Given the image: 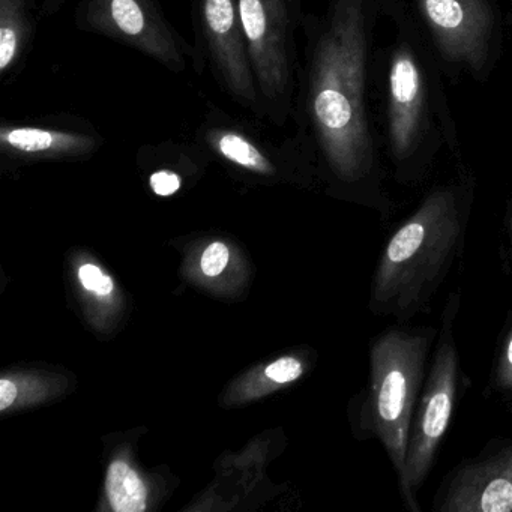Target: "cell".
Wrapping results in <instances>:
<instances>
[{"label": "cell", "instance_id": "cb8c5ba5", "mask_svg": "<svg viewBox=\"0 0 512 512\" xmlns=\"http://www.w3.org/2000/svg\"><path fill=\"white\" fill-rule=\"evenodd\" d=\"M287 2H290V0H287Z\"/></svg>", "mask_w": 512, "mask_h": 512}, {"label": "cell", "instance_id": "ac0fdd59", "mask_svg": "<svg viewBox=\"0 0 512 512\" xmlns=\"http://www.w3.org/2000/svg\"><path fill=\"white\" fill-rule=\"evenodd\" d=\"M151 187L158 196H172L181 187V179L172 172L154 173L151 178Z\"/></svg>", "mask_w": 512, "mask_h": 512}, {"label": "cell", "instance_id": "8992f818", "mask_svg": "<svg viewBox=\"0 0 512 512\" xmlns=\"http://www.w3.org/2000/svg\"><path fill=\"white\" fill-rule=\"evenodd\" d=\"M457 368L454 344L445 340L437 350L427 385L413 415L406 463L400 476L401 494L412 511H419L415 493L430 473L452 419L457 395Z\"/></svg>", "mask_w": 512, "mask_h": 512}, {"label": "cell", "instance_id": "e0dca14e", "mask_svg": "<svg viewBox=\"0 0 512 512\" xmlns=\"http://www.w3.org/2000/svg\"><path fill=\"white\" fill-rule=\"evenodd\" d=\"M80 281L85 289L98 293L101 296H107L112 293L113 281L101 272L95 265H85L79 271Z\"/></svg>", "mask_w": 512, "mask_h": 512}, {"label": "cell", "instance_id": "8fae6325", "mask_svg": "<svg viewBox=\"0 0 512 512\" xmlns=\"http://www.w3.org/2000/svg\"><path fill=\"white\" fill-rule=\"evenodd\" d=\"M95 137L70 131L41 127L4 125L0 130V146L5 152L22 157H64L91 152Z\"/></svg>", "mask_w": 512, "mask_h": 512}, {"label": "cell", "instance_id": "52a82bcc", "mask_svg": "<svg viewBox=\"0 0 512 512\" xmlns=\"http://www.w3.org/2000/svg\"><path fill=\"white\" fill-rule=\"evenodd\" d=\"M86 28L122 41L173 71L185 68L184 47L154 0H88Z\"/></svg>", "mask_w": 512, "mask_h": 512}, {"label": "cell", "instance_id": "ba28073f", "mask_svg": "<svg viewBox=\"0 0 512 512\" xmlns=\"http://www.w3.org/2000/svg\"><path fill=\"white\" fill-rule=\"evenodd\" d=\"M287 0H236L257 85L266 98L281 97L290 80Z\"/></svg>", "mask_w": 512, "mask_h": 512}, {"label": "cell", "instance_id": "4fadbf2b", "mask_svg": "<svg viewBox=\"0 0 512 512\" xmlns=\"http://www.w3.org/2000/svg\"><path fill=\"white\" fill-rule=\"evenodd\" d=\"M208 140L221 157L236 166L263 175L274 172V166L268 157L244 134L230 130H212L208 133Z\"/></svg>", "mask_w": 512, "mask_h": 512}, {"label": "cell", "instance_id": "7402d4cb", "mask_svg": "<svg viewBox=\"0 0 512 512\" xmlns=\"http://www.w3.org/2000/svg\"><path fill=\"white\" fill-rule=\"evenodd\" d=\"M383 2H385L386 8H388V5L391 4V0H383Z\"/></svg>", "mask_w": 512, "mask_h": 512}, {"label": "cell", "instance_id": "9a60e30c", "mask_svg": "<svg viewBox=\"0 0 512 512\" xmlns=\"http://www.w3.org/2000/svg\"><path fill=\"white\" fill-rule=\"evenodd\" d=\"M230 251L226 245L221 242H214L206 248L202 256V271L208 277H217L226 268L229 263Z\"/></svg>", "mask_w": 512, "mask_h": 512}, {"label": "cell", "instance_id": "5b68a950", "mask_svg": "<svg viewBox=\"0 0 512 512\" xmlns=\"http://www.w3.org/2000/svg\"><path fill=\"white\" fill-rule=\"evenodd\" d=\"M428 341L421 335L389 331L371 350V412L374 433L401 476L410 425L424 374Z\"/></svg>", "mask_w": 512, "mask_h": 512}, {"label": "cell", "instance_id": "d6986e66", "mask_svg": "<svg viewBox=\"0 0 512 512\" xmlns=\"http://www.w3.org/2000/svg\"><path fill=\"white\" fill-rule=\"evenodd\" d=\"M497 383L502 388L512 389V331L509 332L505 347H503L499 370H497Z\"/></svg>", "mask_w": 512, "mask_h": 512}, {"label": "cell", "instance_id": "9c48e42d", "mask_svg": "<svg viewBox=\"0 0 512 512\" xmlns=\"http://www.w3.org/2000/svg\"><path fill=\"white\" fill-rule=\"evenodd\" d=\"M203 31L212 61L229 91L245 103L256 100V83L236 0H200Z\"/></svg>", "mask_w": 512, "mask_h": 512}, {"label": "cell", "instance_id": "44dd1931", "mask_svg": "<svg viewBox=\"0 0 512 512\" xmlns=\"http://www.w3.org/2000/svg\"><path fill=\"white\" fill-rule=\"evenodd\" d=\"M64 0H44V14H52L61 7Z\"/></svg>", "mask_w": 512, "mask_h": 512}, {"label": "cell", "instance_id": "5bb4252c", "mask_svg": "<svg viewBox=\"0 0 512 512\" xmlns=\"http://www.w3.org/2000/svg\"><path fill=\"white\" fill-rule=\"evenodd\" d=\"M107 494L116 512L146 509V487L136 470L124 461H113L107 472Z\"/></svg>", "mask_w": 512, "mask_h": 512}, {"label": "cell", "instance_id": "6da1fadb", "mask_svg": "<svg viewBox=\"0 0 512 512\" xmlns=\"http://www.w3.org/2000/svg\"><path fill=\"white\" fill-rule=\"evenodd\" d=\"M383 0H331L308 71L314 137L334 175L347 184L374 178L379 166L370 116L374 38Z\"/></svg>", "mask_w": 512, "mask_h": 512}, {"label": "cell", "instance_id": "3957f363", "mask_svg": "<svg viewBox=\"0 0 512 512\" xmlns=\"http://www.w3.org/2000/svg\"><path fill=\"white\" fill-rule=\"evenodd\" d=\"M460 200L454 185L436 188L389 239L373 283L379 310H412L436 286L460 238Z\"/></svg>", "mask_w": 512, "mask_h": 512}, {"label": "cell", "instance_id": "ffe728a7", "mask_svg": "<svg viewBox=\"0 0 512 512\" xmlns=\"http://www.w3.org/2000/svg\"><path fill=\"white\" fill-rule=\"evenodd\" d=\"M17 398L16 383L8 379L0 380V410H7L13 406Z\"/></svg>", "mask_w": 512, "mask_h": 512}, {"label": "cell", "instance_id": "277c9868", "mask_svg": "<svg viewBox=\"0 0 512 512\" xmlns=\"http://www.w3.org/2000/svg\"><path fill=\"white\" fill-rule=\"evenodd\" d=\"M412 13L449 79L485 82L502 53L496 0H412Z\"/></svg>", "mask_w": 512, "mask_h": 512}, {"label": "cell", "instance_id": "7c38bea8", "mask_svg": "<svg viewBox=\"0 0 512 512\" xmlns=\"http://www.w3.org/2000/svg\"><path fill=\"white\" fill-rule=\"evenodd\" d=\"M25 0H0V71L7 74L25 52L29 40Z\"/></svg>", "mask_w": 512, "mask_h": 512}, {"label": "cell", "instance_id": "30bf717a", "mask_svg": "<svg viewBox=\"0 0 512 512\" xmlns=\"http://www.w3.org/2000/svg\"><path fill=\"white\" fill-rule=\"evenodd\" d=\"M440 512H511L512 445L463 467L452 479Z\"/></svg>", "mask_w": 512, "mask_h": 512}, {"label": "cell", "instance_id": "7a4b0ae2", "mask_svg": "<svg viewBox=\"0 0 512 512\" xmlns=\"http://www.w3.org/2000/svg\"><path fill=\"white\" fill-rule=\"evenodd\" d=\"M385 17L392 40L376 55L383 97V140L400 175L427 167L442 151H458L457 127L442 67L404 0H391Z\"/></svg>", "mask_w": 512, "mask_h": 512}, {"label": "cell", "instance_id": "2e32d148", "mask_svg": "<svg viewBox=\"0 0 512 512\" xmlns=\"http://www.w3.org/2000/svg\"><path fill=\"white\" fill-rule=\"evenodd\" d=\"M302 371H304V368H302V364L298 359L286 356V358L272 362V364L266 368L265 374L266 377L274 380V382L289 383L301 377Z\"/></svg>", "mask_w": 512, "mask_h": 512}, {"label": "cell", "instance_id": "603a6c76", "mask_svg": "<svg viewBox=\"0 0 512 512\" xmlns=\"http://www.w3.org/2000/svg\"><path fill=\"white\" fill-rule=\"evenodd\" d=\"M511 229H512V212H511Z\"/></svg>", "mask_w": 512, "mask_h": 512}]
</instances>
